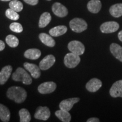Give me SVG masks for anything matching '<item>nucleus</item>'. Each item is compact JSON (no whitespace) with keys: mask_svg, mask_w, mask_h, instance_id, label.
<instances>
[{"mask_svg":"<svg viewBox=\"0 0 122 122\" xmlns=\"http://www.w3.org/2000/svg\"><path fill=\"white\" fill-rule=\"evenodd\" d=\"M67 28L65 25H58L49 30V34L53 37H58L66 33Z\"/></svg>","mask_w":122,"mask_h":122,"instance_id":"nucleus-19","label":"nucleus"},{"mask_svg":"<svg viewBox=\"0 0 122 122\" xmlns=\"http://www.w3.org/2000/svg\"><path fill=\"white\" fill-rule=\"evenodd\" d=\"M1 1H11V0H1Z\"/></svg>","mask_w":122,"mask_h":122,"instance_id":"nucleus-34","label":"nucleus"},{"mask_svg":"<svg viewBox=\"0 0 122 122\" xmlns=\"http://www.w3.org/2000/svg\"><path fill=\"white\" fill-rule=\"evenodd\" d=\"M118 38L119 39V40L120 41L122 42V30H121V31H120L118 33Z\"/></svg>","mask_w":122,"mask_h":122,"instance_id":"nucleus-33","label":"nucleus"},{"mask_svg":"<svg viewBox=\"0 0 122 122\" xmlns=\"http://www.w3.org/2000/svg\"><path fill=\"white\" fill-rule=\"evenodd\" d=\"M24 67L25 69L30 73L32 77L34 79H38L40 77V68L37 65L25 62L24 63Z\"/></svg>","mask_w":122,"mask_h":122,"instance_id":"nucleus-11","label":"nucleus"},{"mask_svg":"<svg viewBox=\"0 0 122 122\" xmlns=\"http://www.w3.org/2000/svg\"><path fill=\"white\" fill-rule=\"evenodd\" d=\"M20 122H29L30 121L31 117L29 111L26 109H22L19 111Z\"/></svg>","mask_w":122,"mask_h":122,"instance_id":"nucleus-25","label":"nucleus"},{"mask_svg":"<svg viewBox=\"0 0 122 122\" xmlns=\"http://www.w3.org/2000/svg\"><path fill=\"white\" fill-rule=\"evenodd\" d=\"M12 79L16 81H22L24 84L30 85L32 82V79L26 70L22 67H18L12 75Z\"/></svg>","mask_w":122,"mask_h":122,"instance_id":"nucleus-2","label":"nucleus"},{"mask_svg":"<svg viewBox=\"0 0 122 122\" xmlns=\"http://www.w3.org/2000/svg\"><path fill=\"white\" fill-rule=\"evenodd\" d=\"M109 12L112 16L119 18L122 15V4H117L111 6Z\"/></svg>","mask_w":122,"mask_h":122,"instance_id":"nucleus-24","label":"nucleus"},{"mask_svg":"<svg viewBox=\"0 0 122 122\" xmlns=\"http://www.w3.org/2000/svg\"><path fill=\"white\" fill-rule=\"evenodd\" d=\"M48 1H51V0H48Z\"/></svg>","mask_w":122,"mask_h":122,"instance_id":"nucleus-35","label":"nucleus"},{"mask_svg":"<svg viewBox=\"0 0 122 122\" xmlns=\"http://www.w3.org/2000/svg\"><path fill=\"white\" fill-rule=\"evenodd\" d=\"M110 50L113 56L117 59L122 62V47L119 44L112 43L110 46Z\"/></svg>","mask_w":122,"mask_h":122,"instance_id":"nucleus-18","label":"nucleus"},{"mask_svg":"<svg viewBox=\"0 0 122 122\" xmlns=\"http://www.w3.org/2000/svg\"><path fill=\"white\" fill-rule=\"evenodd\" d=\"M5 48V44L2 40H0V51H2Z\"/></svg>","mask_w":122,"mask_h":122,"instance_id":"nucleus-32","label":"nucleus"},{"mask_svg":"<svg viewBox=\"0 0 122 122\" xmlns=\"http://www.w3.org/2000/svg\"><path fill=\"white\" fill-rule=\"evenodd\" d=\"M68 49L71 53L79 56L83 54L85 51L84 45L80 41L77 40L70 42L68 44Z\"/></svg>","mask_w":122,"mask_h":122,"instance_id":"nucleus-5","label":"nucleus"},{"mask_svg":"<svg viewBox=\"0 0 122 122\" xmlns=\"http://www.w3.org/2000/svg\"><path fill=\"white\" fill-rule=\"evenodd\" d=\"M23 1L27 4L32 6L36 5L39 3V0H23Z\"/></svg>","mask_w":122,"mask_h":122,"instance_id":"nucleus-30","label":"nucleus"},{"mask_svg":"<svg viewBox=\"0 0 122 122\" xmlns=\"http://www.w3.org/2000/svg\"><path fill=\"white\" fill-rule=\"evenodd\" d=\"M80 101V98L75 97V98H71L63 100L59 103V108L61 110L69 111L71 110L72 107L75 103H77Z\"/></svg>","mask_w":122,"mask_h":122,"instance_id":"nucleus-12","label":"nucleus"},{"mask_svg":"<svg viewBox=\"0 0 122 122\" xmlns=\"http://www.w3.org/2000/svg\"><path fill=\"white\" fill-rule=\"evenodd\" d=\"M56 62V58L53 55H48L44 58L39 63V67L41 70H47L52 67Z\"/></svg>","mask_w":122,"mask_h":122,"instance_id":"nucleus-9","label":"nucleus"},{"mask_svg":"<svg viewBox=\"0 0 122 122\" xmlns=\"http://www.w3.org/2000/svg\"><path fill=\"white\" fill-rule=\"evenodd\" d=\"M5 15L7 18L13 20H17L19 19V15L17 12L10 8L7 9L5 12Z\"/></svg>","mask_w":122,"mask_h":122,"instance_id":"nucleus-28","label":"nucleus"},{"mask_svg":"<svg viewBox=\"0 0 122 122\" xmlns=\"http://www.w3.org/2000/svg\"><path fill=\"white\" fill-rule=\"evenodd\" d=\"M6 42L11 48H16L19 45V40L14 35H9L6 37Z\"/></svg>","mask_w":122,"mask_h":122,"instance_id":"nucleus-26","label":"nucleus"},{"mask_svg":"<svg viewBox=\"0 0 122 122\" xmlns=\"http://www.w3.org/2000/svg\"><path fill=\"white\" fill-rule=\"evenodd\" d=\"M102 85V83L100 79L93 78L86 83V89L90 92H96L100 89Z\"/></svg>","mask_w":122,"mask_h":122,"instance_id":"nucleus-14","label":"nucleus"},{"mask_svg":"<svg viewBox=\"0 0 122 122\" xmlns=\"http://www.w3.org/2000/svg\"><path fill=\"white\" fill-rule=\"evenodd\" d=\"M110 94L112 97H122V80L117 81L112 84L110 89Z\"/></svg>","mask_w":122,"mask_h":122,"instance_id":"nucleus-13","label":"nucleus"},{"mask_svg":"<svg viewBox=\"0 0 122 122\" xmlns=\"http://www.w3.org/2000/svg\"><path fill=\"white\" fill-rule=\"evenodd\" d=\"M119 28V25L118 23L110 21L102 24L100 27V30L102 33H111L117 31Z\"/></svg>","mask_w":122,"mask_h":122,"instance_id":"nucleus-6","label":"nucleus"},{"mask_svg":"<svg viewBox=\"0 0 122 122\" xmlns=\"http://www.w3.org/2000/svg\"><path fill=\"white\" fill-rule=\"evenodd\" d=\"M41 53V51L38 49L32 48L29 49L24 52V56L26 58L35 60V59H39L40 57Z\"/></svg>","mask_w":122,"mask_h":122,"instance_id":"nucleus-20","label":"nucleus"},{"mask_svg":"<svg viewBox=\"0 0 122 122\" xmlns=\"http://www.w3.org/2000/svg\"><path fill=\"white\" fill-rule=\"evenodd\" d=\"M52 11L56 16L63 18L68 14V10L65 6L59 2H56L52 6Z\"/></svg>","mask_w":122,"mask_h":122,"instance_id":"nucleus-10","label":"nucleus"},{"mask_svg":"<svg viewBox=\"0 0 122 122\" xmlns=\"http://www.w3.org/2000/svg\"><path fill=\"white\" fill-rule=\"evenodd\" d=\"M50 116V111L48 107L39 106L36 109L34 117L39 120H47Z\"/></svg>","mask_w":122,"mask_h":122,"instance_id":"nucleus-8","label":"nucleus"},{"mask_svg":"<svg viewBox=\"0 0 122 122\" xmlns=\"http://www.w3.org/2000/svg\"><path fill=\"white\" fill-rule=\"evenodd\" d=\"M39 39L44 45L48 47L52 48L56 45V41L51 35L46 34L45 33H41L39 35Z\"/></svg>","mask_w":122,"mask_h":122,"instance_id":"nucleus-17","label":"nucleus"},{"mask_svg":"<svg viewBox=\"0 0 122 122\" xmlns=\"http://www.w3.org/2000/svg\"><path fill=\"white\" fill-rule=\"evenodd\" d=\"M102 7L101 2L100 0H91L87 4V8L92 13H98Z\"/></svg>","mask_w":122,"mask_h":122,"instance_id":"nucleus-16","label":"nucleus"},{"mask_svg":"<svg viewBox=\"0 0 122 122\" xmlns=\"http://www.w3.org/2000/svg\"><path fill=\"white\" fill-rule=\"evenodd\" d=\"M7 97L15 101L20 103L23 102L27 98V92L25 90L20 86H13L9 88L6 93Z\"/></svg>","mask_w":122,"mask_h":122,"instance_id":"nucleus-1","label":"nucleus"},{"mask_svg":"<svg viewBox=\"0 0 122 122\" xmlns=\"http://www.w3.org/2000/svg\"><path fill=\"white\" fill-rule=\"evenodd\" d=\"M80 57L74 53H67L64 58V64L67 67L73 68L76 67L80 62Z\"/></svg>","mask_w":122,"mask_h":122,"instance_id":"nucleus-4","label":"nucleus"},{"mask_svg":"<svg viewBox=\"0 0 122 122\" xmlns=\"http://www.w3.org/2000/svg\"><path fill=\"white\" fill-rule=\"evenodd\" d=\"M10 119V111L5 105L0 103V119L4 122H8Z\"/></svg>","mask_w":122,"mask_h":122,"instance_id":"nucleus-22","label":"nucleus"},{"mask_svg":"<svg viewBox=\"0 0 122 122\" xmlns=\"http://www.w3.org/2000/svg\"><path fill=\"white\" fill-rule=\"evenodd\" d=\"M13 68L10 65H7L2 68L0 71V85H4L6 83L11 75Z\"/></svg>","mask_w":122,"mask_h":122,"instance_id":"nucleus-15","label":"nucleus"},{"mask_svg":"<svg viewBox=\"0 0 122 122\" xmlns=\"http://www.w3.org/2000/svg\"><path fill=\"white\" fill-rule=\"evenodd\" d=\"M87 122H99L100 119L97 118H91L87 120Z\"/></svg>","mask_w":122,"mask_h":122,"instance_id":"nucleus-31","label":"nucleus"},{"mask_svg":"<svg viewBox=\"0 0 122 122\" xmlns=\"http://www.w3.org/2000/svg\"><path fill=\"white\" fill-rule=\"evenodd\" d=\"M57 88V85L54 82L47 81L41 84L38 86V91L41 94H49L53 93Z\"/></svg>","mask_w":122,"mask_h":122,"instance_id":"nucleus-7","label":"nucleus"},{"mask_svg":"<svg viewBox=\"0 0 122 122\" xmlns=\"http://www.w3.org/2000/svg\"><path fill=\"white\" fill-rule=\"evenodd\" d=\"M55 115L59 120L63 122H69L71 121V116L68 111L60 109L56 111Z\"/></svg>","mask_w":122,"mask_h":122,"instance_id":"nucleus-21","label":"nucleus"},{"mask_svg":"<svg viewBox=\"0 0 122 122\" xmlns=\"http://www.w3.org/2000/svg\"><path fill=\"white\" fill-rule=\"evenodd\" d=\"M9 7L14 11L18 12L21 11L23 9V5L18 0H12L9 3Z\"/></svg>","mask_w":122,"mask_h":122,"instance_id":"nucleus-27","label":"nucleus"},{"mask_svg":"<svg viewBox=\"0 0 122 122\" xmlns=\"http://www.w3.org/2000/svg\"><path fill=\"white\" fill-rule=\"evenodd\" d=\"M51 20V15L49 13L45 12L41 15L39 19V26L40 28H44L49 24Z\"/></svg>","mask_w":122,"mask_h":122,"instance_id":"nucleus-23","label":"nucleus"},{"mask_svg":"<svg viewBox=\"0 0 122 122\" xmlns=\"http://www.w3.org/2000/svg\"><path fill=\"white\" fill-rule=\"evenodd\" d=\"M70 27L75 32L81 33L87 29L88 24L84 19L76 18L70 22Z\"/></svg>","mask_w":122,"mask_h":122,"instance_id":"nucleus-3","label":"nucleus"},{"mask_svg":"<svg viewBox=\"0 0 122 122\" xmlns=\"http://www.w3.org/2000/svg\"><path fill=\"white\" fill-rule=\"evenodd\" d=\"M10 29L15 33H21L23 30L21 24L17 22H14L10 25Z\"/></svg>","mask_w":122,"mask_h":122,"instance_id":"nucleus-29","label":"nucleus"}]
</instances>
